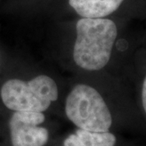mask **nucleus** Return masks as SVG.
<instances>
[{
    "label": "nucleus",
    "instance_id": "7ed1b4c3",
    "mask_svg": "<svg viewBox=\"0 0 146 146\" xmlns=\"http://www.w3.org/2000/svg\"><path fill=\"white\" fill-rule=\"evenodd\" d=\"M65 112L79 128L105 132L112 124L110 110L100 94L91 86L78 84L67 98Z\"/></svg>",
    "mask_w": 146,
    "mask_h": 146
},
{
    "label": "nucleus",
    "instance_id": "f03ea898",
    "mask_svg": "<svg viewBox=\"0 0 146 146\" xmlns=\"http://www.w3.org/2000/svg\"><path fill=\"white\" fill-rule=\"evenodd\" d=\"M0 95L4 106L13 111L43 112L58 99V91L52 78L41 75L28 82L9 80L3 84Z\"/></svg>",
    "mask_w": 146,
    "mask_h": 146
},
{
    "label": "nucleus",
    "instance_id": "0eeeda50",
    "mask_svg": "<svg viewBox=\"0 0 146 146\" xmlns=\"http://www.w3.org/2000/svg\"><path fill=\"white\" fill-rule=\"evenodd\" d=\"M142 103L143 107L146 113V77L145 78L144 83H143V88H142Z\"/></svg>",
    "mask_w": 146,
    "mask_h": 146
},
{
    "label": "nucleus",
    "instance_id": "39448f33",
    "mask_svg": "<svg viewBox=\"0 0 146 146\" xmlns=\"http://www.w3.org/2000/svg\"><path fill=\"white\" fill-rule=\"evenodd\" d=\"M123 0H69V4L82 18H102L117 10Z\"/></svg>",
    "mask_w": 146,
    "mask_h": 146
},
{
    "label": "nucleus",
    "instance_id": "20e7f679",
    "mask_svg": "<svg viewBox=\"0 0 146 146\" xmlns=\"http://www.w3.org/2000/svg\"><path fill=\"white\" fill-rule=\"evenodd\" d=\"M45 121L42 112L15 111L11 116L8 127L11 146H45L49 132L39 127Z\"/></svg>",
    "mask_w": 146,
    "mask_h": 146
},
{
    "label": "nucleus",
    "instance_id": "423d86ee",
    "mask_svg": "<svg viewBox=\"0 0 146 146\" xmlns=\"http://www.w3.org/2000/svg\"><path fill=\"white\" fill-rule=\"evenodd\" d=\"M116 137L109 131L95 132L79 128L65 139L64 146H115Z\"/></svg>",
    "mask_w": 146,
    "mask_h": 146
},
{
    "label": "nucleus",
    "instance_id": "f257e3e1",
    "mask_svg": "<svg viewBox=\"0 0 146 146\" xmlns=\"http://www.w3.org/2000/svg\"><path fill=\"white\" fill-rule=\"evenodd\" d=\"M73 58L80 68L98 71L108 63L117 36V27L110 20L82 18L76 24Z\"/></svg>",
    "mask_w": 146,
    "mask_h": 146
}]
</instances>
